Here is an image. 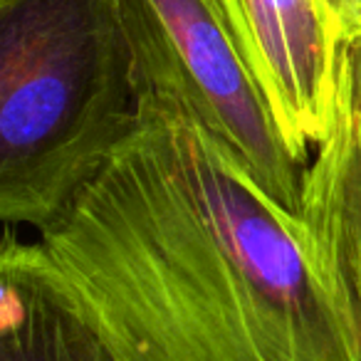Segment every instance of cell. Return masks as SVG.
<instances>
[{"label":"cell","instance_id":"obj_2","mask_svg":"<svg viewBox=\"0 0 361 361\" xmlns=\"http://www.w3.org/2000/svg\"><path fill=\"white\" fill-rule=\"evenodd\" d=\"M144 102L119 0H0V218L42 231Z\"/></svg>","mask_w":361,"mask_h":361},{"label":"cell","instance_id":"obj_5","mask_svg":"<svg viewBox=\"0 0 361 361\" xmlns=\"http://www.w3.org/2000/svg\"><path fill=\"white\" fill-rule=\"evenodd\" d=\"M302 223L361 317V35L341 47L331 129L302 180Z\"/></svg>","mask_w":361,"mask_h":361},{"label":"cell","instance_id":"obj_7","mask_svg":"<svg viewBox=\"0 0 361 361\" xmlns=\"http://www.w3.org/2000/svg\"><path fill=\"white\" fill-rule=\"evenodd\" d=\"M319 3L326 11V16L334 20V25L344 32V37H349V6H346V0H319Z\"/></svg>","mask_w":361,"mask_h":361},{"label":"cell","instance_id":"obj_3","mask_svg":"<svg viewBox=\"0 0 361 361\" xmlns=\"http://www.w3.org/2000/svg\"><path fill=\"white\" fill-rule=\"evenodd\" d=\"M141 97L186 111L280 211L302 218L297 161L213 0H119Z\"/></svg>","mask_w":361,"mask_h":361},{"label":"cell","instance_id":"obj_1","mask_svg":"<svg viewBox=\"0 0 361 361\" xmlns=\"http://www.w3.org/2000/svg\"><path fill=\"white\" fill-rule=\"evenodd\" d=\"M0 267L45 287L116 361H361V317L302 218L156 97L35 240L8 228Z\"/></svg>","mask_w":361,"mask_h":361},{"label":"cell","instance_id":"obj_9","mask_svg":"<svg viewBox=\"0 0 361 361\" xmlns=\"http://www.w3.org/2000/svg\"><path fill=\"white\" fill-rule=\"evenodd\" d=\"M356 35H361V32H356Z\"/></svg>","mask_w":361,"mask_h":361},{"label":"cell","instance_id":"obj_6","mask_svg":"<svg viewBox=\"0 0 361 361\" xmlns=\"http://www.w3.org/2000/svg\"><path fill=\"white\" fill-rule=\"evenodd\" d=\"M0 361H116L32 277L0 267Z\"/></svg>","mask_w":361,"mask_h":361},{"label":"cell","instance_id":"obj_4","mask_svg":"<svg viewBox=\"0 0 361 361\" xmlns=\"http://www.w3.org/2000/svg\"><path fill=\"white\" fill-rule=\"evenodd\" d=\"M255 75L282 136L307 166L331 129L344 32L319 0H213Z\"/></svg>","mask_w":361,"mask_h":361},{"label":"cell","instance_id":"obj_8","mask_svg":"<svg viewBox=\"0 0 361 361\" xmlns=\"http://www.w3.org/2000/svg\"><path fill=\"white\" fill-rule=\"evenodd\" d=\"M349 6V37L361 32V0H346Z\"/></svg>","mask_w":361,"mask_h":361}]
</instances>
